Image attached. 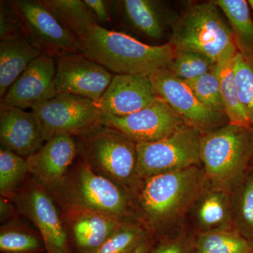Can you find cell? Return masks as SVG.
Instances as JSON below:
<instances>
[{"label":"cell","instance_id":"23","mask_svg":"<svg viewBox=\"0 0 253 253\" xmlns=\"http://www.w3.org/2000/svg\"><path fill=\"white\" fill-rule=\"evenodd\" d=\"M230 25L237 51L253 60V21L245 0H215Z\"/></svg>","mask_w":253,"mask_h":253},{"label":"cell","instance_id":"35","mask_svg":"<svg viewBox=\"0 0 253 253\" xmlns=\"http://www.w3.org/2000/svg\"><path fill=\"white\" fill-rule=\"evenodd\" d=\"M86 7L91 11L98 25L107 24L111 21L113 14V1L106 0H83Z\"/></svg>","mask_w":253,"mask_h":253},{"label":"cell","instance_id":"29","mask_svg":"<svg viewBox=\"0 0 253 253\" xmlns=\"http://www.w3.org/2000/svg\"><path fill=\"white\" fill-rule=\"evenodd\" d=\"M44 248L41 236L16 223H9L1 228L0 250L6 253L38 252Z\"/></svg>","mask_w":253,"mask_h":253},{"label":"cell","instance_id":"7","mask_svg":"<svg viewBox=\"0 0 253 253\" xmlns=\"http://www.w3.org/2000/svg\"><path fill=\"white\" fill-rule=\"evenodd\" d=\"M203 133L184 124L170 136L136 144L138 179L200 166Z\"/></svg>","mask_w":253,"mask_h":253},{"label":"cell","instance_id":"20","mask_svg":"<svg viewBox=\"0 0 253 253\" xmlns=\"http://www.w3.org/2000/svg\"><path fill=\"white\" fill-rule=\"evenodd\" d=\"M113 14H118L126 27L152 40H161L168 26L172 27L176 18L155 0L113 1Z\"/></svg>","mask_w":253,"mask_h":253},{"label":"cell","instance_id":"8","mask_svg":"<svg viewBox=\"0 0 253 253\" xmlns=\"http://www.w3.org/2000/svg\"><path fill=\"white\" fill-rule=\"evenodd\" d=\"M31 111L45 142L58 134L81 137L103 126L102 113L94 101L75 95L58 94Z\"/></svg>","mask_w":253,"mask_h":253},{"label":"cell","instance_id":"25","mask_svg":"<svg viewBox=\"0 0 253 253\" xmlns=\"http://www.w3.org/2000/svg\"><path fill=\"white\" fill-rule=\"evenodd\" d=\"M233 229L253 241V169L231 193Z\"/></svg>","mask_w":253,"mask_h":253},{"label":"cell","instance_id":"6","mask_svg":"<svg viewBox=\"0 0 253 253\" xmlns=\"http://www.w3.org/2000/svg\"><path fill=\"white\" fill-rule=\"evenodd\" d=\"M169 43L176 50L196 51L215 63L235 45L230 25L214 1L195 3L178 16Z\"/></svg>","mask_w":253,"mask_h":253},{"label":"cell","instance_id":"36","mask_svg":"<svg viewBox=\"0 0 253 253\" xmlns=\"http://www.w3.org/2000/svg\"><path fill=\"white\" fill-rule=\"evenodd\" d=\"M156 240V237L154 235L150 236L140 246H138L134 251L130 253H149Z\"/></svg>","mask_w":253,"mask_h":253},{"label":"cell","instance_id":"12","mask_svg":"<svg viewBox=\"0 0 253 253\" xmlns=\"http://www.w3.org/2000/svg\"><path fill=\"white\" fill-rule=\"evenodd\" d=\"M102 124L137 144L165 139L185 123L167 103L158 99L148 107L124 117L102 114Z\"/></svg>","mask_w":253,"mask_h":253},{"label":"cell","instance_id":"38","mask_svg":"<svg viewBox=\"0 0 253 253\" xmlns=\"http://www.w3.org/2000/svg\"><path fill=\"white\" fill-rule=\"evenodd\" d=\"M252 134H253V127H252ZM251 169H253V158L252 161H251Z\"/></svg>","mask_w":253,"mask_h":253},{"label":"cell","instance_id":"33","mask_svg":"<svg viewBox=\"0 0 253 253\" xmlns=\"http://www.w3.org/2000/svg\"><path fill=\"white\" fill-rule=\"evenodd\" d=\"M28 35L22 18L10 1H0V39H11Z\"/></svg>","mask_w":253,"mask_h":253},{"label":"cell","instance_id":"18","mask_svg":"<svg viewBox=\"0 0 253 253\" xmlns=\"http://www.w3.org/2000/svg\"><path fill=\"white\" fill-rule=\"evenodd\" d=\"M1 147L27 158L45 143L41 125L33 111L0 106Z\"/></svg>","mask_w":253,"mask_h":253},{"label":"cell","instance_id":"28","mask_svg":"<svg viewBox=\"0 0 253 253\" xmlns=\"http://www.w3.org/2000/svg\"><path fill=\"white\" fill-rule=\"evenodd\" d=\"M29 174L26 158L9 149H0V193L11 199Z\"/></svg>","mask_w":253,"mask_h":253},{"label":"cell","instance_id":"30","mask_svg":"<svg viewBox=\"0 0 253 253\" xmlns=\"http://www.w3.org/2000/svg\"><path fill=\"white\" fill-rule=\"evenodd\" d=\"M215 62L196 51L176 50L175 54L167 66L172 74L184 81L204 76L212 69Z\"/></svg>","mask_w":253,"mask_h":253},{"label":"cell","instance_id":"2","mask_svg":"<svg viewBox=\"0 0 253 253\" xmlns=\"http://www.w3.org/2000/svg\"><path fill=\"white\" fill-rule=\"evenodd\" d=\"M81 43L82 54L116 75L149 77L157 70L167 68L175 54L169 42L149 45L97 23Z\"/></svg>","mask_w":253,"mask_h":253},{"label":"cell","instance_id":"1","mask_svg":"<svg viewBox=\"0 0 253 253\" xmlns=\"http://www.w3.org/2000/svg\"><path fill=\"white\" fill-rule=\"evenodd\" d=\"M208 185L201 165L139 179L131 196L134 217L156 239L175 234Z\"/></svg>","mask_w":253,"mask_h":253},{"label":"cell","instance_id":"4","mask_svg":"<svg viewBox=\"0 0 253 253\" xmlns=\"http://www.w3.org/2000/svg\"><path fill=\"white\" fill-rule=\"evenodd\" d=\"M76 139L82 161L94 172L116 183L131 198L139 181L136 144L104 126Z\"/></svg>","mask_w":253,"mask_h":253},{"label":"cell","instance_id":"16","mask_svg":"<svg viewBox=\"0 0 253 253\" xmlns=\"http://www.w3.org/2000/svg\"><path fill=\"white\" fill-rule=\"evenodd\" d=\"M158 99L149 77L114 75L94 105L102 114L124 117L148 107Z\"/></svg>","mask_w":253,"mask_h":253},{"label":"cell","instance_id":"3","mask_svg":"<svg viewBox=\"0 0 253 253\" xmlns=\"http://www.w3.org/2000/svg\"><path fill=\"white\" fill-rule=\"evenodd\" d=\"M252 127L228 123L204 134L200 160L212 187L232 193L251 168Z\"/></svg>","mask_w":253,"mask_h":253},{"label":"cell","instance_id":"13","mask_svg":"<svg viewBox=\"0 0 253 253\" xmlns=\"http://www.w3.org/2000/svg\"><path fill=\"white\" fill-rule=\"evenodd\" d=\"M114 75L82 53L58 56L55 78L58 94L96 101L104 94Z\"/></svg>","mask_w":253,"mask_h":253},{"label":"cell","instance_id":"9","mask_svg":"<svg viewBox=\"0 0 253 253\" xmlns=\"http://www.w3.org/2000/svg\"><path fill=\"white\" fill-rule=\"evenodd\" d=\"M149 79L158 97L167 103L185 124L203 134L229 123L225 113L205 106L186 82L176 77L167 68L155 71Z\"/></svg>","mask_w":253,"mask_h":253},{"label":"cell","instance_id":"22","mask_svg":"<svg viewBox=\"0 0 253 253\" xmlns=\"http://www.w3.org/2000/svg\"><path fill=\"white\" fill-rule=\"evenodd\" d=\"M237 49L230 46L218 59L214 70L219 80L224 112L229 123L252 127L240 101L234 73V57Z\"/></svg>","mask_w":253,"mask_h":253},{"label":"cell","instance_id":"31","mask_svg":"<svg viewBox=\"0 0 253 253\" xmlns=\"http://www.w3.org/2000/svg\"><path fill=\"white\" fill-rule=\"evenodd\" d=\"M234 73L240 101L253 127V60L236 51Z\"/></svg>","mask_w":253,"mask_h":253},{"label":"cell","instance_id":"34","mask_svg":"<svg viewBox=\"0 0 253 253\" xmlns=\"http://www.w3.org/2000/svg\"><path fill=\"white\" fill-rule=\"evenodd\" d=\"M149 253H195V235L184 228L173 235L157 239Z\"/></svg>","mask_w":253,"mask_h":253},{"label":"cell","instance_id":"24","mask_svg":"<svg viewBox=\"0 0 253 253\" xmlns=\"http://www.w3.org/2000/svg\"><path fill=\"white\" fill-rule=\"evenodd\" d=\"M41 1L57 18L63 27L81 42L84 39L92 26L97 23L82 0H41Z\"/></svg>","mask_w":253,"mask_h":253},{"label":"cell","instance_id":"32","mask_svg":"<svg viewBox=\"0 0 253 253\" xmlns=\"http://www.w3.org/2000/svg\"><path fill=\"white\" fill-rule=\"evenodd\" d=\"M185 82L205 106L218 112L225 113L219 80L214 66L210 72L204 76Z\"/></svg>","mask_w":253,"mask_h":253},{"label":"cell","instance_id":"10","mask_svg":"<svg viewBox=\"0 0 253 253\" xmlns=\"http://www.w3.org/2000/svg\"><path fill=\"white\" fill-rule=\"evenodd\" d=\"M11 200L36 226L46 253H71L66 226L49 191L32 178Z\"/></svg>","mask_w":253,"mask_h":253},{"label":"cell","instance_id":"15","mask_svg":"<svg viewBox=\"0 0 253 253\" xmlns=\"http://www.w3.org/2000/svg\"><path fill=\"white\" fill-rule=\"evenodd\" d=\"M78 156L77 141L68 134H58L26 158L32 178L49 193L64 180Z\"/></svg>","mask_w":253,"mask_h":253},{"label":"cell","instance_id":"14","mask_svg":"<svg viewBox=\"0 0 253 253\" xmlns=\"http://www.w3.org/2000/svg\"><path fill=\"white\" fill-rule=\"evenodd\" d=\"M54 57L42 54L35 59L1 98L0 106L31 110L57 95Z\"/></svg>","mask_w":253,"mask_h":253},{"label":"cell","instance_id":"17","mask_svg":"<svg viewBox=\"0 0 253 253\" xmlns=\"http://www.w3.org/2000/svg\"><path fill=\"white\" fill-rule=\"evenodd\" d=\"M61 207L67 232L70 231L78 249L85 253L94 252L124 221L129 220L75 206Z\"/></svg>","mask_w":253,"mask_h":253},{"label":"cell","instance_id":"19","mask_svg":"<svg viewBox=\"0 0 253 253\" xmlns=\"http://www.w3.org/2000/svg\"><path fill=\"white\" fill-rule=\"evenodd\" d=\"M184 228L194 235L234 229L231 193L208 185L189 210Z\"/></svg>","mask_w":253,"mask_h":253},{"label":"cell","instance_id":"11","mask_svg":"<svg viewBox=\"0 0 253 253\" xmlns=\"http://www.w3.org/2000/svg\"><path fill=\"white\" fill-rule=\"evenodd\" d=\"M22 18L28 36L48 56L81 53V41L63 27L41 0H9Z\"/></svg>","mask_w":253,"mask_h":253},{"label":"cell","instance_id":"26","mask_svg":"<svg viewBox=\"0 0 253 253\" xmlns=\"http://www.w3.org/2000/svg\"><path fill=\"white\" fill-rule=\"evenodd\" d=\"M195 253H253V241L234 229L198 234Z\"/></svg>","mask_w":253,"mask_h":253},{"label":"cell","instance_id":"21","mask_svg":"<svg viewBox=\"0 0 253 253\" xmlns=\"http://www.w3.org/2000/svg\"><path fill=\"white\" fill-rule=\"evenodd\" d=\"M43 54L28 35L0 42V96L35 59Z\"/></svg>","mask_w":253,"mask_h":253},{"label":"cell","instance_id":"5","mask_svg":"<svg viewBox=\"0 0 253 253\" xmlns=\"http://www.w3.org/2000/svg\"><path fill=\"white\" fill-rule=\"evenodd\" d=\"M60 206L84 208L123 219H136L131 198L116 183L80 161L50 193Z\"/></svg>","mask_w":253,"mask_h":253},{"label":"cell","instance_id":"37","mask_svg":"<svg viewBox=\"0 0 253 253\" xmlns=\"http://www.w3.org/2000/svg\"><path fill=\"white\" fill-rule=\"evenodd\" d=\"M248 3H249V4H250V6H251V9H252L253 12V0H249V1H248Z\"/></svg>","mask_w":253,"mask_h":253},{"label":"cell","instance_id":"27","mask_svg":"<svg viewBox=\"0 0 253 253\" xmlns=\"http://www.w3.org/2000/svg\"><path fill=\"white\" fill-rule=\"evenodd\" d=\"M153 234L136 219H129L92 253H130Z\"/></svg>","mask_w":253,"mask_h":253}]
</instances>
